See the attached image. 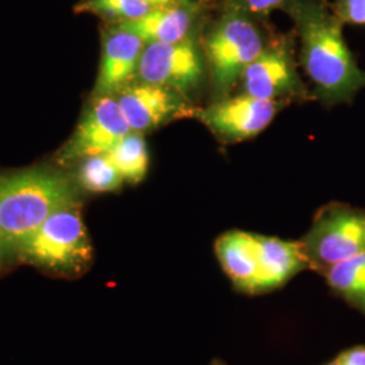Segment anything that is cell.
<instances>
[{
	"label": "cell",
	"mask_w": 365,
	"mask_h": 365,
	"mask_svg": "<svg viewBox=\"0 0 365 365\" xmlns=\"http://www.w3.org/2000/svg\"><path fill=\"white\" fill-rule=\"evenodd\" d=\"M241 91L257 99L280 102L307 93L286 39L268 43L247 68L241 78Z\"/></svg>",
	"instance_id": "9c48e42d"
},
{
	"label": "cell",
	"mask_w": 365,
	"mask_h": 365,
	"mask_svg": "<svg viewBox=\"0 0 365 365\" xmlns=\"http://www.w3.org/2000/svg\"><path fill=\"white\" fill-rule=\"evenodd\" d=\"M215 253L223 271L238 291L260 294V271L255 235L229 232L215 242Z\"/></svg>",
	"instance_id": "4fadbf2b"
},
{
	"label": "cell",
	"mask_w": 365,
	"mask_h": 365,
	"mask_svg": "<svg viewBox=\"0 0 365 365\" xmlns=\"http://www.w3.org/2000/svg\"><path fill=\"white\" fill-rule=\"evenodd\" d=\"M250 16H265L277 9H284L291 0H229Z\"/></svg>",
	"instance_id": "ffe728a7"
},
{
	"label": "cell",
	"mask_w": 365,
	"mask_h": 365,
	"mask_svg": "<svg viewBox=\"0 0 365 365\" xmlns=\"http://www.w3.org/2000/svg\"><path fill=\"white\" fill-rule=\"evenodd\" d=\"M123 182L122 175L108 155H98L81 160L78 182L84 190L96 194L113 192L119 190Z\"/></svg>",
	"instance_id": "e0dca14e"
},
{
	"label": "cell",
	"mask_w": 365,
	"mask_h": 365,
	"mask_svg": "<svg viewBox=\"0 0 365 365\" xmlns=\"http://www.w3.org/2000/svg\"><path fill=\"white\" fill-rule=\"evenodd\" d=\"M280 101H264L247 93L226 96L199 110L196 117L225 143H240L256 137L274 119Z\"/></svg>",
	"instance_id": "30bf717a"
},
{
	"label": "cell",
	"mask_w": 365,
	"mask_h": 365,
	"mask_svg": "<svg viewBox=\"0 0 365 365\" xmlns=\"http://www.w3.org/2000/svg\"><path fill=\"white\" fill-rule=\"evenodd\" d=\"M331 10L344 25H365V0H334Z\"/></svg>",
	"instance_id": "d6986e66"
},
{
	"label": "cell",
	"mask_w": 365,
	"mask_h": 365,
	"mask_svg": "<svg viewBox=\"0 0 365 365\" xmlns=\"http://www.w3.org/2000/svg\"><path fill=\"white\" fill-rule=\"evenodd\" d=\"M78 203L75 185L51 170L0 175V237L10 260L52 214Z\"/></svg>",
	"instance_id": "7a4b0ae2"
},
{
	"label": "cell",
	"mask_w": 365,
	"mask_h": 365,
	"mask_svg": "<svg viewBox=\"0 0 365 365\" xmlns=\"http://www.w3.org/2000/svg\"><path fill=\"white\" fill-rule=\"evenodd\" d=\"M309 268L325 274L330 267L365 252V210L330 203L319 210L299 241Z\"/></svg>",
	"instance_id": "5b68a950"
},
{
	"label": "cell",
	"mask_w": 365,
	"mask_h": 365,
	"mask_svg": "<svg viewBox=\"0 0 365 365\" xmlns=\"http://www.w3.org/2000/svg\"><path fill=\"white\" fill-rule=\"evenodd\" d=\"M327 365H341V364H339V360H337V359H336V360H334V361H331V363H329V364H327Z\"/></svg>",
	"instance_id": "d4e9b609"
},
{
	"label": "cell",
	"mask_w": 365,
	"mask_h": 365,
	"mask_svg": "<svg viewBox=\"0 0 365 365\" xmlns=\"http://www.w3.org/2000/svg\"><path fill=\"white\" fill-rule=\"evenodd\" d=\"M125 182H143L149 168V153L144 135L130 131L107 153Z\"/></svg>",
	"instance_id": "2e32d148"
},
{
	"label": "cell",
	"mask_w": 365,
	"mask_h": 365,
	"mask_svg": "<svg viewBox=\"0 0 365 365\" xmlns=\"http://www.w3.org/2000/svg\"><path fill=\"white\" fill-rule=\"evenodd\" d=\"M206 68L202 42L194 34L179 42L145 45L135 80L167 87L190 99L203 83Z\"/></svg>",
	"instance_id": "8992f818"
},
{
	"label": "cell",
	"mask_w": 365,
	"mask_h": 365,
	"mask_svg": "<svg viewBox=\"0 0 365 365\" xmlns=\"http://www.w3.org/2000/svg\"><path fill=\"white\" fill-rule=\"evenodd\" d=\"M203 14L200 0H185L176 4L156 7L134 21L115 24L148 43H172L196 34Z\"/></svg>",
	"instance_id": "7c38bea8"
},
{
	"label": "cell",
	"mask_w": 365,
	"mask_h": 365,
	"mask_svg": "<svg viewBox=\"0 0 365 365\" xmlns=\"http://www.w3.org/2000/svg\"><path fill=\"white\" fill-rule=\"evenodd\" d=\"M114 96L131 131L143 135L173 120L196 117L199 111L182 93L137 80L129 83Z\"/></svg>",
	"instance_id": "52a82bcc"
},
{
	"label": "cell",
	"mask_w": 365,
	"mask_h": 365,
	"mask_svg": "<svg viewBox=\"0 0 365 365\" xmlns=\"http://www.w3.org/2000/svg\"><path fill=\"white\" fill-rule=\"evenodd\" d=\"M211 365H226V364H223V363H222L221 360H215V361H212V364Z\"/></svg>",
	"instance_id": "cb8c5ba5"
},
{
	"label": "cell",
	"mask_w": 365,
	"mask_h": 365,
	"mask_svg": "<svg viewBox=\"0 0 365 365\" xmlns=\"http://www.w3.org/2000/svg\"><path fill=\"white\" fill-rule=\"evenodd\" d=\"M7 262H10V256H9L7 250L4 248L3 240H1V237H0V268H1L4 264H7Z\"/></svg>",
	"instance_id": "603a6c76"
},
{
	"label": "cell",
	"mask_w": 365,
	"mask_h": 365,
	"mask_svg": "<svg viewBox=\"0 0 365 365\" xmlns=\"http://www.w3.org/2000/svg\"><path fill=\"white\" fill-rule=\"evenodd\" d=\"M265 46V39L253 16L229 1L225 13L202 41L206 66L218 99L229 96Z\"/></svg>",
	"instance_id": "3957f363"
},
{
	"label": "cell",
	"mask_w": 365,
	"mask_h": 365,
	"mask_svg": "<svg viewBox=\"0 0 365 365\" xmlns=\"http://www.w3.org/2000/svg\"><path fill=\"white\" fill-rule=\"evenodd\" d=\"M145 1H148L153 7H164V6H170V4L185 1V0H145Z\"/></svg>",
	"instance_id": "7402d4cb"
},
{
	"label": "cell",
	"mask_w": 365,
	"mask_h": 365,
	"mask_svg": "<svg viewBox=\"0 0 365 365\" xmlns=\"http://www.w3.org/2000/svg\"><path fill=\"white\" fill-rule=\"evenodd\" d=\"M145 42L138 36L108 24L102 36V57L93 96L115 95L135 80Z\"/></svg>",
	"instance_id": "8fae6325"
},
{
	"label": "cell",
	"mask_w": 365,
	"mask_h": 365,
	"mask_svg": "<svg viewBox=\"0 0 365 365\" xmlns=\"http://www.w3.org/2000/svg\"><path fill=\"white\" fill-rule=\"evenodd\" d=\"M131 129L114 95L93 96L78 129L58 155L61 164L107 155Z\"/></svg>",
	"instance_id": "ba28073f"
},
{
	"label": "cell",
	"mask_w": 365,
	"mask_h": 365,
	"mask_svg": "<svg viewBox=\"0 0 365 365\" xmlns=\"http://www.w3.org/2000/svg\"><path fill=\"white\" fill-rule=\"evenodd\" d=\"M284 10L297 27L300 63L315 98L327 106L351 103L365 88V69L344 39V24L321 0H291Z\"/></svg>",
	"instance_id": "6da1fadb"
},
{
	"label": "cell",
	"mask_w": 365,
	"mask_h": 365,
	"mask_svg": "<svg viewBox=\"0 0 365 365\" xmlns=\"http://www.w3.org/2000/svg\"><path fill=\"white\" fill-rule=\"evenodd\" d=\"M324 274L329 287L365 314V252L334 264Z\"/></svg>",
	"instance_id": "9a60e30c"
},
{
	"label": "cell",
	"mask_w": 365,
	"mask_h": 365,
	"mask_svg": "<svg viewBox=\"0 0 365 365\" xmlns=\"http://www.w3.org/2000/svg\"><path fill=\"white\" fill-rule=\"evenodd\" d=\"M253 235L259 259L260 294L282 287L292 276L309 268L300 242H289L267 235Z\"/></svg>",
	"instance_id": "5bb4252c"
},
{
	"label": "cell",
	"mask_w": 365,
	"mask_h": 365,
	"mask_svg": "<svg viewBox=\"0 0 365 365\" xmlns=\"http://www.w3.org/2000/svg\"><path fill=\"white\" fill-rule=\"evenodd\" d=\"M153 9L156 7L145 0H80L75 6L76 13L93 14L108 24L134 21Z\"/></svg>",
	"instance_id": "ac0fdd59"
},
{
	"label": "cell",
	"mask_w": 365,
	"mask_h": 365,
	"mask_svg": "<svg viewBox=\"0 0 365 365\" xmlns=\"http://www.w3.org/2000/svg\"><path fill=\"white\" fill-rule=\"evenodd\" d=\"M337 360L341 365H365V346H354L341 353Z\"/></svg>",
	"instance_id": "44dd1931"
},
{
	"label": "cell",
	"mask_w": 365,
	"mask_h": 365,
	"mask_svg": "<svg viewBox=\"0 0 365 365\" xmlns=\"http://www.w3.org/2000/svg\"><path fill=\"white\" fill-rule=\"evenodd\" d=\"M16 260L66 277L83 274L91 264L92 247L80 202L56 211L27 238Z\"/></svg>",
	"instance_id": "277c9868"
}]
</instances>
